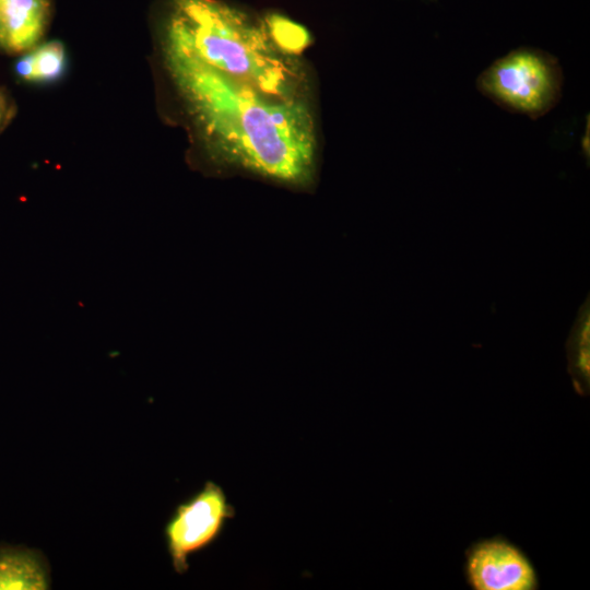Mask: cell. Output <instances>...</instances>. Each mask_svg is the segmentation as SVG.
Masks as SVG:
<instances>
[{
	"label": "cell",
	"instance_id": "8fae6325",
	"mask_svg": "<svg viewBox=\"0 0 590 590\" xmlns=\"http://www.w3.org/2000/svg\"><path fill=\"white\" fill-rule=\"evenodd\" d=\"M4 113H5V102H4L3 96L0 93V123L4 117Z\"/></svg>",
	"mask_w": 590,
	"mask_h": 590
},
{
	"label": "cell",
	"instance_id": "52a82bcc",
	"mask_svg": "<svg viewBox=\"0 0 590 590\" xmlns=\"http://www.w3.org/2000/svg\"><path fill=\"white\" fill-rule=\"evenodd\" d=\"M45 555L23 545L0 544V589H50Z\"/></svg>",
	"mask_w": 590,
	"mask_h": 590
},
{
	"label": "cell",
	"instance_id": "6da1fadb",
	"mask_svg": "<svg viewBox=\"0 0 590 590\" xmlns=\"http://www.w3.org/2000/svg\"><path fill=\"white\" fill-rule=\"evenodd\" d=\"M163 50L178 93L217 158L286 185L311 182L317 142L303 98L269 97L202 62L167 35Z\"/></svg>",
	"mask_w": 590,
	"mask_h": 590
},
{
	"label": "cell",
	"instance_id": "3957f363",
	"mask_svg": "<svg viewBox=\"0 0 590 590\" xmlns=\"http://www.w3.org/2000/svg\"><path fill=\"white\" fill-rule=\"evenodd\" d=\"M562 70L554 57L531 48L512 50L484 70L479 91L507 110L539 118L559 101Z\"/></svg>",
	"mask_w": 590,
	"mask_h": 590
},
{
	"label": "cell",
	"instance_id": "7a4b0ae2",
	"mask_svg": "<svg viewBox=\"0 0 590 590\" xmlns=\"http://www.w3.org/2000/svg\"><path fill=\"white\" fill-rule=\"evenodd\" d=\"M164 35L208 66L278 99L302 98L304 73L264 23L221 0H172Z\"/></svg>",
	"mask_w": 590,
	"mask_h": 590
},
{
	"label": "cell",
	"instance_id": "30bf717a",
	"mask_svg": "<svg viewBox=\"0 0 590 590\" xmlns=\"http://www.w3.org/2000/svg\"><path fill=\"white\" fill-rule=\"evenodd\" d=\"M266 25L274 43L288 54L303 49L308 42L303 27L280 15L268 17Z\"/></svg>",
	"mask_w": 590,
	"mask_h": 590
},
{
	"label": "cell",
	"instance_id": "277c9868",
	"mask_svg": "<svg viewBox=\"0 0 590 590\" xmlns=\"http://www.w3.org/2000/svg\"><path fill=\"white\" fill-rule=\"evenodd\" d=\"M235 508L223 488L206 481L202 488L178 504L164 527V540L174 570L182 575L189 558L221 536Z\"/></svg>",
	"mask_w": 590,
	"mask_h": 590
},
{
	"label": "cell",
	"instance_id": "5b68a950",
	"mask_svg": "<svg viewBox=\"0 0 590 590\" xmlns=\"http://www.w3.org/2000/svg\"><path fill=\"white\" fill-rule=\"evenodd\" d=\"M463 573L473 590H535L534 565L516 544L502 535L482 539L465 551Z\"/></svg>",
	"mask_w": 590,
	"mask_h": 590
},
{
	"label": "cell",
	"instance_id": "9c48e42d",
	"mask_svg": "<svg viewBox=\"0 0 590 590\" xmlns=\"http://www.w3.org/2000/svg\"><path fill=\"white\" fill-rule=\"evenodd\" d=\"M569 366L579 392L588 391L589 386V319L588 314L583 322L578 324L575 334V349L569 350Z\"/></svg>",
	"mask_w": 590,
	"mask_h": 590
},
{
	"label": "cell",
	"instance_id": "ba28073f",
	"mask_svg": "<svg viewBox=\"0 0 590 590\" xmlns=\"http://www.w3.org/2000/svg\"><path fill=\"white\" fill-rule=\"evenodd\" d=\"M66 69V52L59 42L37 46L16 64L17 73L27 81H54Z\"/></svg>",
	"mask_w": 590,
	"mask_h": 590
},
{
	"label": "cell",
	"instance_id": "8992f818",
	"mask_svg": "<svg viewBox=\"0 0 590 590\" xmlns=\"http://www.w3.org/2000/svg\"><path fill=\"white\" fill-rule=\"evenodd\" d=\"M47 20V0H0V45L14 52L33 48Z\"/></svg>",
	"mask_w": 590,
	"mask_h": 590
}]
</instances>
